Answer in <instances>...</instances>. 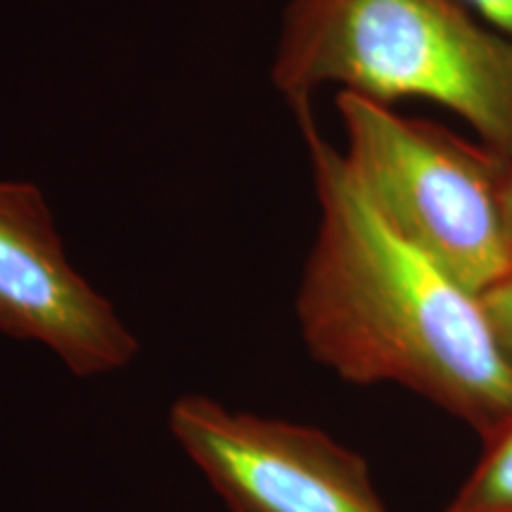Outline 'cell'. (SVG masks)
Wrapping results in <instances>:
<instances>
[{"label":"cell","instance_id":"cell-1","mask_svg":"<svg viewBox=\"0 0 512 512\" xmlns=\"http://www.w3.org/2000/svg\"><path fill=\"white\" fill-rule=\"evenodd\" d=\"M318 228L294 313L311 358L351 384H399L486 439L512 415V366L482 297L396 235L311 107L294 112Z\"/></svg>","mask_w":512,"mask_h":512},{"label":"cell","instance_id":"cell-2","mask_svg":"<svg viewBox=\"0 0 512 512\" xmlns=\"http://www.w3.org/2000/svg\"><path fill=\"white\" fill-rule=\"evenodd\" d=\"M271 81L292 112L325 86L434 102L512 162V38L463 0H290Z\"/></svg>","mask_w":512,"mask_h":512},{"label":"cell","instance_id":"cell-3","mask_svg":"<svg viewBox=\"0 0 512 512\" xmlns=\"http://www.w3.org/2000/svg\"><path fill=\"white\" fill-rule=\"evenodd\" d=\"M344 164L387 226L482 297L512 275L501 190L510 162L477 138L337 95Z\"/></svg>","mask_w":512,"mask_h":512},{"label":"cell","instance_id":"cell-4","mask_svg":"<svg viewBox=\"0 0 512 512\" xmlns=\"http://www.w3.org/2000/svg\"><path fill=\"white\" fill-rule=\"evenodd\" d=\"M166 422L230 512H387L363 456L318 427L202 394L178 396Z\"/></svg>","mask_w":512,"mask_h":512},{"label":"cell","instance_id":"cell-5","mask_svg":"<svg viewBox=\"0 0 512 512\" xmlns=\"http://www.w3.org/2000/svg\"><path fill=\"white\" fill-rule=\"evenodd\" d=\"M0 335L41 344L76 377L119 373L140 351L110 299L69 261L29 181H0Z\"/></svg>","mask_w":512,"mask_h":512},{"label":"cell","instance_id":"cell-6","mask_svg":"<svg viewBox=\"0 0 512 512\" xmlns=\"http://www.w3.org/2000/svg\"><path fill=\"white\" fill-rule=\"evenodd\" d=\"M482 441V458L444 512H512V415Z\"/></svg>","mask_w":512,"mask_h":512},{"label":"cell","instance_id":"cell-7","mask_svg":"<svg viewBox=\"0 0 512 512\" xmlns=\"http://www.w3.org/2000/svg\"><path fill=\"white\" fill-rule=\"evenodd\" d=\"M482 302L501 351L512 366V275L482 294Z\"/></svg>","mask_w":512,"mask_h":512},{"label":"cell","instance_id":"cell-8","mask_svg":"<svg viewBox=\"0 0 512 512\" xmlns=\"http://www.w3.org/2000/svg\"><path fill=\"white\" fill-rule=\"evenodd\" d=\"M489 27L512 38V0H463Z\"/></svg>","mask_w":512,"mask_h":512},{"label":"cell","instance_id":"cell-9","mask_svg":"<svg viewBox=\"0 0 512 512\" xmlns=\"http://www.w3.org/2000/svg\"><path fill=\"white\" fill-rule=\"evenodd\" d=\"M501 204H503V221H505V235H508L510 252H512V162L505 171V181L501 190Z\"/></svg>","mask_w":512,"mask_h":512}]
</instances>
